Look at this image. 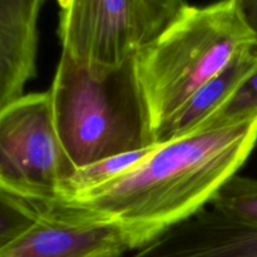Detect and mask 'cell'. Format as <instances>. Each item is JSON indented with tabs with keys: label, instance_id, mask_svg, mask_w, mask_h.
Returning a JSON list of instances; mask_svg holds the SVG:
<instances>
[{
	"label": "cell",
	"instance_id": "obj_10",
	"mask_svg": "<svg viewBox=\"0 0 257 257\" xmlns=\"http://www.w3.org/2000/svg\"><path fill=\"white\" fill-rule=\"evenodd\" d=\"M152 147L136 152L123 153V155L112 156L102 161L88 165L85 167L77 168L74 175L69 178L63 188V200L60 203H67L74 201L82 196L87 195L90 191L107 185L110 181L115 180L128 172L131 168L141 162L147 155L152 152ZM59 205V203H58Z\"/></svg>",
	"mask_w": 257,
	"mask_h": 257
},
{
	"label": "cell",
	"instance_id": "obj_4",
	"mask_svg": "<svg viewBox=\"0 0 257 257\" xmlns=\"http://www.w3.org/2000/svg\"><path fill=\"white\" fill-rule=\"evenodd\" d=\"M77 171L57 132L50 93L24 94L0 112V186L42 207L58 205Z\"/></svg>",
	"mask_w": 257,
	"mask_h": 257
},
{
	"label": "cell",
	"instance_id": "obj_5",
	"mask_svg": "<svg viewBox=\"0 0 257 257\" xmlns=\"http://www.w3.org/2000/svg\"><path fill=\"white\" fill-rule=\"evenodd\" d=\"M62 53L94 70L123 64L142 47L135 0H57Z\"/></svg>",
	"mask_w": 257,
	"mask_h": 257
},
{
	"label": "cell",
	"instance_id": "obj_8",
	"mask_svg": "<svg viewBox=\"0 0 257 257\" xmlns=\"http://www.w3.org/2000/svg\"><path fill=\"white\" fill-rule=\"evenodd\" d=\"M44 0H0V112L37 74L38 19Z\"/></svg>",
	"mask_w": 257,
	"mask_h": 257
},
{
	"label": "cell",
	"instance_id": "obj_7",
	"mask_svg": "<svg viewBox=\"0 0 257 257\" xmlns=\"http://www.w3.org/2000/svg\"><path fill=\"white\" fill-rule=\"evenodd\" d=\"M131 257H257V227L206 206Z\"/></svg>",
	"mask_w": 257,
	"mask_h": 257
},
{
	"label": "cell",
	"instance_id": "obj_12",
	"mask_svg": "<svg viewBox=\"0 0 257 257\" xmlns=\"http://www.w3.org/2000/svg\"><path fill=\"white\" fill-rule=\"evenodd\" d=\"M42 206L29 202L0 186V252L38 221Z\"/></svg>",
	"mask_w": 257,
	"mask_h": 257
},
{
	"label": "cell",
	"instance_id": "obj_13",
	"mask_svg": "<svg viewBox=\"0 0 257 257\" xmlns=\"http://www.w3.org/2000/svg\"><path fill=\"white\" fill-rule=\"evenodd\" d=\"M255 114H257V68L237 88V90L212 114L208 115L195 131L222 127Z\"/></svg>",
	"mask_w": 257,
	"mask_h": 257
},
{
	"label": "cell",
	"instance_id": "obj_2",
	"mask_svg": "<svg viewBox=\"0 0 257 257\" xmlns=\"http://www.w3.org/2000/svg\"><path fill=\"white\" fill-rule=\"evenodd\" d=\"M49 93L57 132L75 168L157 145L136 55L94 70L62 53Z\"/></svg>",
	"mask_w": 257,
	"mask_h": 257
},
{
	"label": "cell",
	"instance_id": "obj_6",
	"mask_svg": "<svg viewBox=\"0 0 257 257\" xmlns=\"http://www.w3.org/2000/svg\"><path fill=\"white\" fill-rule=\"evenodd\" d=\"M132 251L119 225L65 205L42 207L37 222L0 257H122Z\"/></svg>",
	"mask_w": 257,
	"mask_h": 257
},
{
	"label": "cell",
	"instance_id": "obj_1",
	"mask_svg": "<svg viewBox=\"0 0 257 257\" xmlns=\"http://www.w3.org/2000/svg\"><path fill=\"white\" fill-rule=\"evenodd\" d=\"M256 143L257 114L195 131L157 143L128 172L59 205L117 223L132 251H137L210 205L217 191L245 165Z\"/></svg>",
	"mask_w": 257,
	"mask_h": 257
},
{
	"label": "cell",
	"instance_id": "obj_14",
	"mask_svg": "<svg viewBox=\"0 0 257 257\" xmlns=\"http://www.w3.org/2000/svg\"><path fill=\"white\" fill-rule=\"evenodd\" d=\"M143 45L152 42L183 12L185 0H135Z\"/></svg>",
	"mask_w": 257,
	"mask_h": 257
},
{
	"label": "cell",
	"instance_id": "obj_9",
	"mask_svg": "<svg viewBox=\"0 0 257 257\" xmlns=\"http://www.w3.org/2000/svg\"><path fill=\"white\" fill-rule=\"evenodd\" d=\"M257 68V43L237 55L225 69L201 87L162 127L156 142L182 138L192 133L208 115L220 108Z\"/></svg>",
	"mask_w": 257,
	"mask_h": 257
},
{
	"label": "cell",
	"instance_id": "obj_11",
	"mask_svg": "<svg viewBox=\"0 0 257 257\" xmlns=\"http://www.w3.org/2000/svg\"><path fill=\"white\" fill-rule=\"evenodd\" d=\"M208 206L235 222L257 227V180L233 176Z\"/></svg>",
	"mask_w": 257,
	"mask_h": 257
},
{
	"label": "cell",
	"instance_id": "obj_3",
	"mask_svg": "<svg viewBox=\"0 0 257 257\" xmlns=\"http://www.w3.org/2000/svg\"><path fill=\"white\" fill-rule=\"evenodd\" d=\"M256 44L233 0L187 7L136 54L153 128L162 127L201 87Z\"/></svg>",
	"mask_w": 257,
	"mask_h": 257
}]
</instances>
